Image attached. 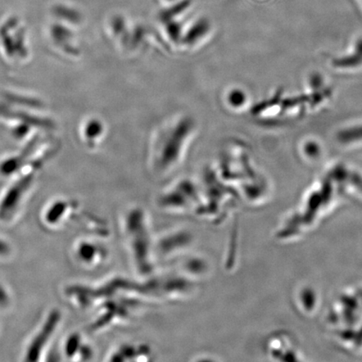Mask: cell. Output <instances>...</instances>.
<instances>
[{"label": "cell", "mask_w": 362, "mask_h": 362, "mask_svg": "<svg viewBox=\"0 0 362 362\" xmlns=\"http://www.w3.org/2000/svg\"><path fill=\"white\" fill-rule=\"evenodd\" d=\"M122 355H128L125 356L124 361H144V359L149 361L151 351L146 346L128 344V345L120 346L117 348L116 351L112 353V360L116 361Z\"/></svg>", "instance_id": "cell-1"}]
</instances>
